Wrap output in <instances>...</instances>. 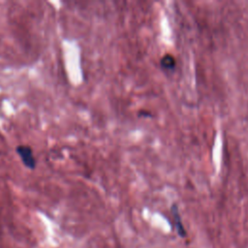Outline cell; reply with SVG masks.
<instances>
[{"instance_id": "6da1fadb", "label": "cell", "mask_w": 248, "mask_h": 248, "mask_svg": "<svg viewBox=\"0 0 248 248\" xmlns=\"http://www.w3.org/2000/svg\"><path fill=\"white\" fill-rule=\"evenodd\" d=\"M16 152L25 168L29 170H34L36 168L37 161L31 146L26 144H19L16 146Z\"/></svg>"}, {"instance_id": "7a4b0ae2", "label": "cell", "mask_w": 248, "mask_h": 248, "mask_svg": "<svg viewBox=\"0 0 248 248\" xmlns=\"http://www.w3.org/2000/svg\"><path fill=\"white\" fill-rule=\"evenodd\" d=\"M170 211H171V215H172L173 222H174V227H175V230H176L177 233L179 234V236L185 237L186 236V231H185L184 226L182 224L181 217H180V214L178 212L177 205L176 204H172L171 208H170Z\"/></svg>"}, {"instance_id": "3957f363", "label": "cell", "mask_w": 248, "mask_h": 248, "mask_svg": "<svg viewBox=\"0 0 248 248\" xmlns=\"http://www.w3.org/2000/svg\"><path fill=\"white\" fill-rule=\"evenodd\" d=\"M161 66L165 69H172L175 66V60L171 55L167 54L161 59Z\"/></svg>"}]
</instances>
